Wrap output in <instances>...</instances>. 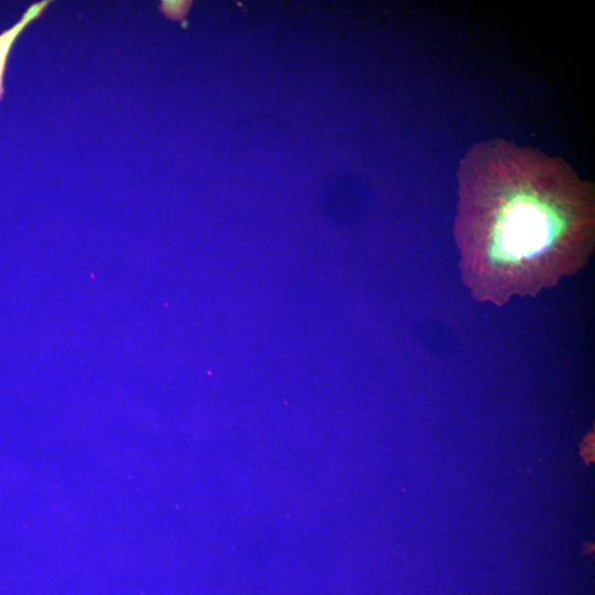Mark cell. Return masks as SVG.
Instances as JSON below:
<instances>
[{"mask_svg": "<svg viewBox=\"0 0 595 595\" xmlns=\"http://www.w3.org/2000/svg\"><path fill=\"white\" fill-rule=\"evenodd\" d=\"M51 2V0L34 2L26 9L21 19L13 26L3 31L0 34V101L4 96L3 77L7 61L17 37L21 34V32L26 28L29 23L39 19L43 14L44 10Z\"/></svg>", "mask_w": 595, "mask_h": 595, "instance_id": "obj_2", "label": "cell"}, {"mask_svg": "<svg viewBox=\"0 0 595 595\" xmlns=\"http://www.w3.org/2000/svg\"><path fill=\"white\" fill-rule=\"evenodd\" d=\"M454 237L472 298L505 305L581 271L595 246L594 184L563 159L491 138L457 170Z\"/></svg>", "mask_w": 595, "mask_h": 595, "instance_id": "obj_1", "label": "cell"}]
</instances>
